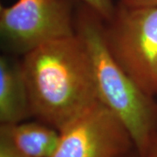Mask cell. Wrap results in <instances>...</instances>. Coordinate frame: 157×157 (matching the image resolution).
<instances>
[{
  "mask_svg": "<svg viewBox=\"0 0 157 157\" xmlns=\"http://www.w3.org/2000/svg\"><path fill=\"white\" fill-rule=\"evenodd\" d=\"M143 157H157V135L152 140L151 144L149 145Z\"/></svg>",
  "mask_w": 157,
  "mask_h": 157,
  "instance_id": "obj_11",
  "label": "cell"
},
{
  "mask_svg": "<svg viewBox=\"0 0 157 157\" xmlns=\"http://www.w3.org/2000/svg\"><path fill=\"white\" fill-rule=\"evenodd\" d=\"M113 59L147 94L157 96V6H116L104 23Z\"/></svg>",
  "mask_w": 157,
  "mask_h": 157,
  "instance_id": "obj_3",
  "label": "cell"
},
{
  "mask_svg": "<svg viewBox=\"0 0 157 157\" xmlns=\"http://www.w3.org/2000/svg\"><path fill=\"white\" fill-rule=\"evenodd\" d=\"M31 116L30 98L21 60L1 56L0 125L19 123Z\"/></svg>",
  "mask_w": 157,
  "mask_h": 157,
  "instance_id": "obj_6",
  "label": "cell"
},
{
  "mask_svg": "<svg viewBox=\"0 0 157 157\" xmlns=\"http://www.w3.org/2000/svg\"><path fill=\"white\" fill-rule=\"evenodd\" d=\"M82 5L88 6L92 10L100 15L105 21H108L113 17L116 6L113 0H78Z\"/></svg>",
  "mask_w": 157,
  "mask_h": 157,
  "instance_id": "obj_8",
  "label": "cell"
},
{
  "mask_svg": "<svg viewBox=\"0 0 157 157\" xmlns=\"http://www.w3.org/2000/svg\"><path fill=\"white\" fill-rule=\"evenodd\" d=\"M124 157H141V156H140V155L137 153V151H136V150H134V151L131 152L130 154L127 155L126 156H124Z\"/></svg>",
  "mask_w": 157,
  "mask_h": 157,
  "instance_id": "obj_12",
  "label": "cell"
},
{
  "mask_svg": "<svg viewBox=\"0 0 157 157\" xmlns=\"http://www.w3.org/2000/svg\"><path fill=\"white\" fill-rule=\"evenodd\" d=\"M51 157H124L135 150L120 119L98 101L59 131Z\"/></svg>",
  "mask_w": 157,
  "mask_h": 157,
  "instance_id": "obj_5",
  "label": "cell"
},
{
  "mask_svg": "<svg viewBox=\"0 0 157 157\" xmlns=\"http://www.w3.org/2000/svg\"><path fill=\"white\" fill-rule=\"evenodd\" d=\"M119 4L126 6H157V0H120Z\"/></svg>",
  "mask_w": 157,
  "mask_h": 157,
  "instance_id": "obj_10",
  "label": "cell"
},
{
  "mask_svg": "<svg viewBox=\"0 0 157 157\" xmlns=\"http://www.w3.org/2000/svg\"><path fill=\"white\" fill-rule=\"evenodd\" d=\"M105 20L82 5L75 19L76 33L89 55L98 101L111 110L131 135L143 157L157 135V101L130 78L107 48Z\"/></svg>",
  "mask_w": 157,
  "mask_h": 157,
  "instance_id": "obj_2",
  "label": "cell"
},
{
  "mask_svg": "<svg viewBox=\"0 0 157 157\" xmlns=\"http://www.w3.org/2000/svg\"><path fill=\"white\" fill-rule=\"evenodd\" d=\"M32 116L60 131L98 101L89 55L77 33L23 55Z\"/></svg>",
  "mask_w": 157,
  "mask_h": 157,
  "instance_id": "obj_1",
  "label": "cell"
},
{
  "mask_svg": "<svg viewBox=\"0 0 157 157\" xmlns=\"http://www.w3.org/2000/svg\"><path fill=\"white\" fill-rule=\"evenodd\" d=\"M0 157H25L17 151L5 137L0 135Z\"/></svg>",
  "mask_w": 157,
  "mask_h": 157,
  "instance_id": "obj_9",
  "label": "cell"
},
{
  "mask_svg": "<svg viewBox=\"0 0 157 157\" xmlns=\"http://www.w3.org/2000/svg\"><path fill=\"white\" fill-rule=\"evenodd\" d=\"M76 33L68 0H17L0 7V34L11 52L25 55Z\"/></svg>",
  "mask_w": 157,
  "mask_h": 157,
  "instance_id": "obj_4",
  "label": "cell"
},
{
  "mask_svg": "<svg viewBox=\"0 0 157 157\" xmlns=\"http://www.w3.org/2000/svg\"><path fill=\"white\" fill-rule=\"evenodd\" d=\"M0 135L25 157H51L60 137L59 130L38 120L0 125Z\"/></svg>",
  "mask_w": 157,
  "mask_h": 157,
  "instance_id": "obj_7",
  "label": "cell"
}]
</instances>
